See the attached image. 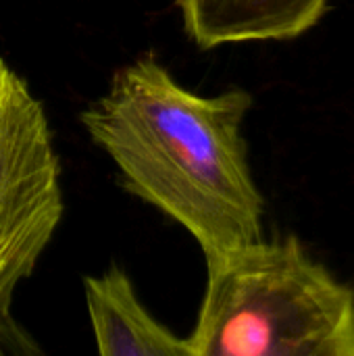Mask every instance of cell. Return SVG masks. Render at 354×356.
<instances>
[{
	"mask_svg": "<svg viewBox=\"0 0 354 356\" xmlns=\"http://www.w3.org/2000/svg\"><path fill=\"white\" fill-rule=\"evenodd\" d=\"M252 96H200L154 56L113 73L79 121L119 169L123 188L179 223L213 261L263 240L265 200L242 134Z\"/></svg>",
	"mask_w": 354,
	"mask_h": 356,
	"instance_id": "obj_1",
	"label": "cell"
},
{
	"mask_svg": "<svg viewBox=\"0 0 354 356\" xmlns=\"http://www.w3.org/2000/svg\"><path fill=\"white\" fill-rule=\"evenodd\" d=\"M192 356H354V290L294 236L207 261Z\"/></svg>",
	"mask_w": 354,
	"mask_h": 356,
	"instance_id": "obj_2",
	"label": "cell"
},
{
	"mask_svg": "<svg viewBox=\"0 0 354 356\" xmlns=\"http://www.w3.org/2000/svg\"><path fill=\"white\" fill-rule=\"evenodd\" d=\"M65 215L61 163L42 102L0 56V315L13 311Z\"/></svg>",
	"mask_w": 354,
	"mask_h": 356,
	"instance_id": "obj_3",
	"label": "cell"
},
{
	"mask_svg": "<svg viewBox=\"0 0 354 356\" xmlns=\"http://www.w3.org/2000/svg\"><path fill=\"white\" fill-rule=\"evenodd\" d=\"M188 38L200 50L225 44L294 40L313 29L330 0H175Z\"/></svg>",
	"mask_w": 354,
	"mask_h": 356,
	"instance_id": "obj_4",
	"label": "cell"
},
{
	"mask_svg": "<svg viewBox=\"0 0 354 356\" xmlns=\"http://www.w3.org/2000/svg\"><path fill=\"white\" fill-rule=\"evenodd\" d=\"M83 296L98 356H192L190 340L146 309L123 269L88 275Z\"/></svg>",
	"mask_w": 354,
	"mask_h": 356,
	"instance_id": "obj_5",
	"label": "cell"
},
{
	"mask_svg": "<svg viewBox=\"0 0 354 356\" xmlns=\"http://www.w3.org/2000/svg\"><path fill=\"white\" fill-rule=\"evenodd\" d=\"M0 356H48L31 330L10 325L0 330Z\"/></svg>",
	"mask_w": 354,
	"mask_h": 356,
	"instance_id": "obj_6",
	"label": "cell"
}]
</instances>
